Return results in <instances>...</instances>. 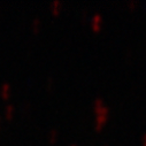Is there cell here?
Returning a JSON list of instances; mask_svg holds the SVG:
<instances>
[{"label":"cell","mask_w":146,"mask_h":146,"mask_svg":"<svg viewBox=\"0 0 146 146\" xmlns=\"http://www.w3.org/2000/svg\"><path fill=\"white\" fill-rule=\"evenodd\" d=\"M11 85L8 83H4L1 86H0V94H1L4 98H7L11 94Z\"/></svg>","instance_id":"obj_3"},{"label":"cell","mask_w":146,"mask_h":146,"mask_svg":"<svg viewBox=\"0 0 146 146\" xmlns=\"http://www.w3.org/2000/svg\"><path fill=\"white\" fill-rule=\"evenodd\" d=\"M141 144H143V146H146V133L141 138Z\"/></svg>","instance_id":"obj_10"},{"label":"cell","mask_w":146,"mask_h":146,"mask_svg":"<svg viewBox=\"0 0 146 146\" xmlns=\"http://www.w3.org/2000/svg\"><path fill=\"white\" fill-rule=\"evenodd\" d=\"M61 8V3L59 1V0H54V1L51 4V9L53 13H58Z\"/></svg>","instance_id":"obj_7"},{"label":"cell","mask_w":146,"mask_h":146,"mask_svg":"<svg viewBox=\"0 0 146 146\" xmlns=\"http://www.w3.org/2000/svg\"><path fill=\"white\" fill-rule=\"evenodd\" d=\"M52 84H53V78H52V77H48V78L46 80V86H47L48 89H51Z\"/></svg>","instance_id":"obj_9"},{"label":"cell","mask_w":146,"mask_h":146,"mask_svg":"<svg viewBox=\"0 0 146 146\" xmlns=\"http://www.w3.org/2000/svg\"><path fill=\"white\" fill-rule=\"evenodd\" d=\"M70 146H77V145H76V144H71Z\"/></svg>","instance_id":"obj_12"},{"label":"cell","mask_w":146,"mask_h":146,"mask_svg":"<svg viewBox=\"0 0 146 146\" xmlns=\"http://www.w3.org/2000/svg\"><path fill=\"white\" fill-rule=\"evenodd\" d=\"M14 111H15V108L13 105H7L6 106V109H5V115L7 119H12L13 115H14Z\"/></svg>","instance_id":"obj_5"},{"label":"cell","mask_w":146,"mask_h":146,"mask_svg":"<svg viewBox=\"0 0 146 146\" xmlns=\"http://www.w3.org/2000/svg\"><path fill=\"white\" fill-rule=\"evenodd\" d=\"M31 27H32V29H33L35 31L39 30V28H40V20H39L38 17L33 19V21H32V23H31Z\"/></svg>","instance_id":"obj_8"},{"label":"cell","mask_w":146,"mask_h":146,"mask_svg":"<svg viewBox=\"0 0 146 146\" xmlns=\"http://www.w3.org/2000/svg\"><path fill=\"white\" fill-rule=\"evenodd\" d=\"M93 109H94V112H97L98 109H100L101 107H104L105 106V102H104V100H102V98H97V99H94V101H93Z\"/></svg>","instance_id":"obj_4"},{"label":"cell","mask_w":146,"mask_h":146,"mask_svg":"<svg viewBox=\"0 0 146 146\" xmlns=\"http://www.w3.org/2000/svg\"><path fill=\"white\" fill-rule=\"evenodd\" d=\"M109 117V108L105 105L100 109L96 112V121H94V128L97 130H100L102 125L106 123L107 119Z\"/></svg>","instance_id":"obj_1"},{"label":"cell","mask_w":146,"mask_h":146,"mask_svg":"<svg viewBox=\"0 0 146 146\" xmlns=\"http://www.w3.org/2000/svg\"><path fill=\"white\" fill-rule=\"evenodd\" d=\"M101 22H102V17L100 14H94L91 19V25L94 30H98L101 25Z\"/></svg>","instance_id":"obj_2"},{"label":"cell","mask_w":146,"mask_h":146,"mask_svg":"<svg viewBox=\"0 0 146 146\" xmlns=\"http://www.w3.org/2000/svg\"><path fill=\"white\" fill-rule=\"evenodd\" d=\"M128 5H129V6H135V5H136V1H129Z\"/></svg>","instance_id":"obj_11"},{"label":"cell","mask_w":146,"mask_h":146,"mask_svg":"<svg viewBox=\"0 0 146 146\" xmlns=\"http://www.w3.org/2000/svg\"><path fill=\"white\" fill-rule=\"evenodd\" d=\"M58 130L56 129H52V130H50V132H48V136H47V138H48V140L51 141V143H54L56 139H58Z\"/></svg>","instance_id":"obj_6"},{"label":"cell","mask_w":146,"mask_h":146,"mask_svg":"<svg viewBox=\"0 0 146 146\" xmlns=\"http://www.w3.org/2000/svg\"><path fill=\"white\" fill-rule=\"evenodd\" d=\"M0 125H1V117H0Z\"/></svg>","instance_id":"obj_13"}]
</instances>
